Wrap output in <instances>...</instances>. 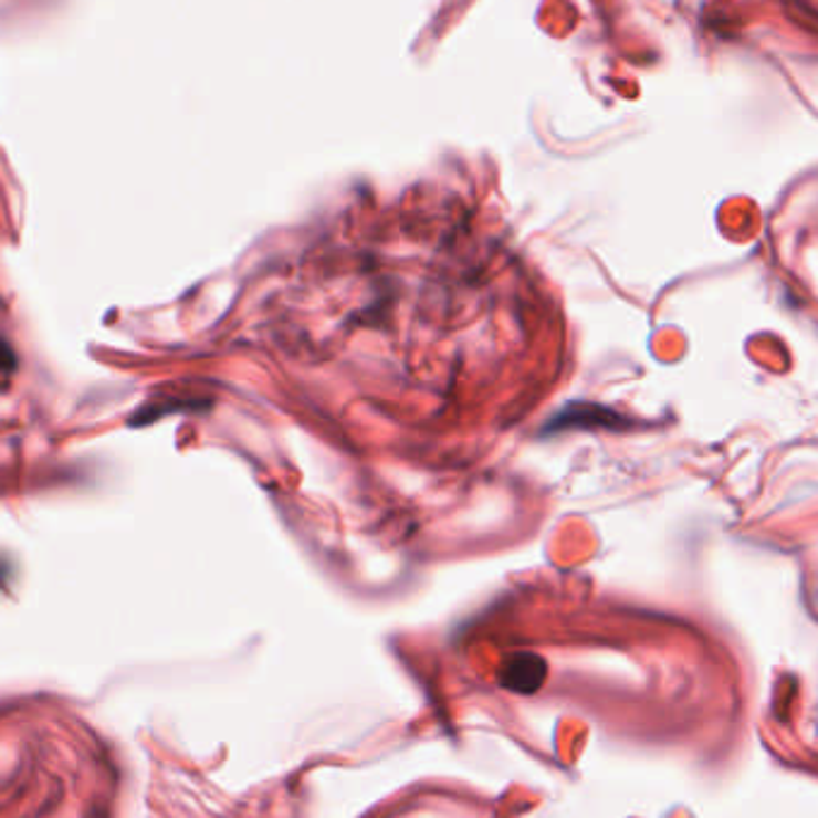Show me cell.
Returning <instances> with one entry per match:
<instances>
[{"mask_svg":"<svg viewBox=\"0 0 818 818\" xmlns=\"http://www.w3.org/2000/svg\"><path fill=\"white\" fill-rule=\"evenodd\" d=\"M548 675V665L536 653H515L503 663L501 668V684L507 692L515 694H534L542 690V684L546 682Z\"/></svg>","mask_w":818,"mask_h":818,"instance_id":"1","label":"cell"},{"mask_svg":"<svg viewBox=\"0 0 818 818\" xmlns=\"http://www.w3.org/2000/svg\"><path fill=\"white\" fill-rule=\"evenodd\" d=\"M14 367H18V357H14L12 347H10L8 343L0 340V371L8 374V371H12Z\"/></svg>","mask_w":818,"mask_h":818,"instance_id":"2","label":"cell"}]
</instances>
